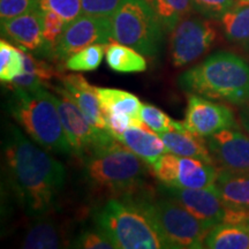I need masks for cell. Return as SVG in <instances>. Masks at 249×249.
<instances>
[{"label": "cell", "mask_w": 249, "mask_h": 249, "mask_svg": "<svg viewBox=\"0 0 249 249\" xmlns=\"http://www.w3.org/2000/svg\"><path fill=\"white\" fill-rule=\"evenodd\" d=\"M2 158L8 183L27 216H48L55 209L66 170L12 124L5 126Z\"/></svg>", "instance_id": "obj_1"}, {"label": "cell", "mask_w": 249, "mask_h": 249, "mask_svg": "<svg viewBox=\"0 0 249 249\" xmlns=\"http://www.w3.org/2000/svg\"><path fill=\"white\" fill-rule=\"evenodd\" d=\"M178 86L187 93L245 107L249 104V64L232 52H216L180 74Z\"/></svg>", "instance_id": "obj_2"}, {"label": "cell", "mask_w": 249, "mask_h": 249, "mask_svg": "<svg viewBox=\"0 0 249 249\" xmlns=\"http://www.w3.org/2000/svg\"><path fill=\"white\" fill-rule=\"evenodd\" d=\"M81 160L87 185L95 192L116 197L140 191L150 166L117 139L92 150Z\"/></svg>", "instance_id": "obj_3"}, {"label": "cell", "mask_w": 249, "mask_h": 249, "mask_svg": "<svg viewBox=\"0 0 249 249\" xmlns=\"http://www.w3.org/2000/svg\"><path fill=\"white\" fill-rule=\"evenodd\" d=\"M7 110L29 138L46 151L73 155L58 111L55 95L45 87L23 89L11 87Z\"/></svg>", "instance_id": "obj_4"}, {"label": "cell", "mask_w": 249, "mask_h": 249, "mask_svg": "<svg viewBox=\"0 0 249 249\" xmlns=\"http://www.w3.org/2000/svg\"><path fill=\"white\" fill-rule=\"evenodd\" d=\"M141 191L127 195L147 214L163 240L165 248H204L205 238L210 229L172 198L163 194L154 196Z\"/></svg>", "instance_id": "obj_5"}, {"label": "cell", "mask_w": 249, "mask_h": 249, "mask_svg": "<svg viewBox=\"0 0 249 249\" xmlns=\"http://www.w3.org/2000/svg\"><path fill=\"white\" fill-rule=\"evenodd\" d=\"M96 229L117 249H160L163 240L147 214L128 195L110 198L93 213Z\"/></svg>", "instance_id": "obj_6"}, {"label": "cell", "mask_w": 249, "mask_h": 249, "mask_svg": "<svg viewBox=\"0 0 249 249\" xmlns=\"http://www.w3.org/2000/svg\"><path fill=\"white\" fill-rule=\"evenodd\" d=\"M111 22L113 40L145 57L160 54L166 31L147 0H121Z\"/></svg>", "instance_id": "obj_7"}, {"label": "cell", "mask_w": 249, "mask_h": 249, "mask_svg": "<svg viewBox=\"0 0 249 249\" xmlns=\"http://www.w3.org/2000/svg\"><path fill=\"white\" fill-rule=\"evenodd\" d=\"M58 111L73 155L83 160L87 155L102 145L113 141L114 136L108 130L96 128L82 110L77 107L62 87H53Z\"/></svg>", "instance_id": "obj_8"}, {"label": "cell", "mask_w": 249, "mask_h": 249, "mask_svg": "<svg viewBox=\"0 0 249 249\" xmlns=\"http://www.w3.org/2000/svg\"><path fill=\"white\" fill-rule=\"evenodd\" d=\"M217 38V29L210 18L187 15L171 31L170 55L176 67H185L210 51Z\"/></svg>", "instance_id": "obj_9"}, {"label": "cell", "mask_w": 249, "mask_h": 249, "mask_svg": "<svg viewBox=\"0 0 249 249\" xmlns=\"http://www.w3.org/2000/svg\"><path fill=\"white\" fill-rule=\"evenodd\" d=\"M152 173L161 185L201 189L213 188L218 169L214 163L167 152L152 165Z\"/></svg>", "instance_id": "obj_10"}, {"label": "cell", "mask_w": 249, "mask_h": 249, "mask_svg": "<svg viewBox=\"0 0 249 249\" xmlns=\"http://www.w3.org/2000/svg\"><path fill=\"white\" fill-rule=\"evenodd\" d=\"M113 39L111 17L82 14L67 23L48 59L65 62L71 54L93 44L107 45Z\"/></svg>", "instance_id": "obj_11"}, {"label": "cell", "mask_w": 249, "mask_h": 249, "mask_svg": "<svg viewBox=\"0 0 249 249\" xmlns=\"http://www.w3.org/2000/svg\"><path fill=\"white\" fill-rule=\"evenodd\" d=\"M183 123L189 132L203 139L220 130L238 127L234 113L229 107L194 93H188Z\"/></svg>", "instance_id": "obj_12"}, {"label": "cell", "mask_w": 249, "mask_h": 249, "mask_svg": "<svg viewBox=\"0 0 249 249\" xmlns=\"http://www.w3.org/2000/svg\"><path fill=\"white\" fill-rule=\"evenodd\" d=\"M99 103L107 129L118 138L130 127L145 126L141 119L142 103L135 95L114 88H97Z\"/></svg>", "instance_id": "obj_13"}, {"label": "cell", "mask_w": 249, "mask_h": 249, "mask_svg": "<svg viewBox=\"0 0 249 249\" xmlns=\"http://www.w3.org/2000/svg\"><path fill=\"white\" fill-rule=\"evenodd\" d=\"M219 170L249 173V135L239 127L220 130L205 139Z\"/></svg>", "instance_id": "obj_14"}, {"label": "cell", "mask_w": 249, "mask_h": 249, "mask_svg": "<svg viewBox=\"0 0 249 249\" xmlns=\"http://www.w3.org/2000/svg\"><path fill=\"white\" fill-rule=\"evenodd\" d=\"M158 192L182 205L208 229H213L224 222L226 207L214 188L187 189L161 185Z\"/></svg>", "instance_id": "obj_15"}, {"label": "cell", "mask_w": 249, "mask_h": 249, "mask_svg": "<svg viewBox=\"0 0 249 249\" xmlns=\"http://www.w3.org/2000/svg\"><path fill=\"white\" fill-rule=\"evenodd\" d=\"M1 35L12 40L18 48L39 55L44 48L42 11L38 8L20 17L1 20Z\"/></svg>", "instance_id": "obj_16"}, {"label": "cell", "mask_w": 249, "mask_h": 249, "mask_svg": "<svg viewBox=\"0 0 249 249\" xmlns=\"http://www.w3.org/2000/svg\"><path fill=\"white\" fill-rule=\"evenodd\" d=\"M61 87L67 95L76 103L96 128L108 130L99 103L96 87L90 85L81 74H68L60 75Z\"/></svg>", "instance_id": "obj_17"}, {"label": "cell", "mask_w": 249, "mask_h": 249, "mask_svg": "<svg viewBox=\"0 0 249 249\" xmlns=\"http://www.w3.org/2000/svg\"><path fill=\"white\" fill-rule=\"evenodd\" d=\"M123 144L152 166L161 156L167 154L163 140L149 127H130L118 138Z\"/></svg>", "instance_id": "obj_18"}, {"label": "cell", "mask_w": 249, "mask_h": 249, "mask_svg": "<svg viewBox=\"0 0 249 249\" xmlns=\"http://www.w3.org/2000/svg\"><path fill=\"white\" fill-rule=\"evenodd\" d=\"M213 188L226 208L249 211V173L219 170Z\"/></svg>", "instance_id": "obj_19"}, {"label": "cell", "mask_w": 249, "mask_h": 249, "mask_svg": "<svg viewBox=\"0 0 249 249\" xmlns=\"http://www.w3.org/2000/svg\"><path fill=\"white\" fill-rule=\"evenodd\" d=\"M67 235L60 225L45 216L35 218L23 236L21 247L27 249H57L67 245Z\"/></svg>", "instance_id": "obj_20"}, {"label": "cell", "mask_w": 249, "mask_h": 249, "mask_svg": "<svg viewBox=\"0 0 249 249\" xmlns=\"http://www.w3.org/2000/svg\"><path fill=\"white\" fill-rule=\"evenodd\" d=\"M160 136L163 140L167 151L171 154L181 156V157L197 158V160L213 163L205 139L195 135L187 128L171 130V132L160 134Z\"/></svg>", "instance_id": "obj_21"}, {"label": "cell", "mask_w": 249, "mask_h": 249, "mask_svg": "<svg viewBox=\"0 0 249 249\" xmlns=\"http://www.w3.org/2000/svg\"><path fill=\"white\" fill-rule=\"evenodd\" d=\"M219 21L227 42L249 51V4L233 6Z\"/></svg>", "instance_id": "obj_22"}, {"label": "cell", "mask_w": 249, "mask_h": 249, "mask_svg": "<svg viewBox=\"0 0 249 249\" xmlns=\"http://www.w3.org/2000/svg\"><path fill=\"white\" fill-rule=\"evenodd\" d=\"M204 248L248 249L249 227L244 224H218L208 233L204 241Z\"/></svg>", "instance_id": "obj_23"}, {"label": "cell", "mask_w": 249, "mask_h": 249, "mask_svg": "<svg viewBox=\"0 0 249 249\" xmlns=\"http://www.w3.org/2000/svg\"><path fill=\"white\" fill-rule=\"evenodd\" d=\"M24 71L13 82L14 87L23 89H34L38 87H46V82L55 76H59V71L48 61L36 58L30 52L24 51Z\"/></svg>", "instance_id": "obj_24"}, {"label": "cell", "mask_w": 249, "mask_h": 249, "mask_svg": "<svg viewBox=\"0 0 249 249\" xmlns=\"http://www.w3.org/2000/svg\"><path fill=\"white\" fill-rule=\"evenodd\" d=\"M107 64L117 73H142L147 70V61L139 51L114 40L105 49Z\"/></svg>", "instance_id": "obj_25"}, {"label": "cell", "mask_w": 249, "mask_h": 249, "mask_svg": "<svg viewBox=\"0 0 249 249\" xmlns=\"http://www.w3.org/2000/svg\"><path fill=\"white\" fill-rule=\"evenodd\" d=\"M160 18L166 33H171L183 18L194 11L192 0H147Z\"/></svg>", "instance_id": "obj_26"}, {"label": "cell", "mask_w": 249, "mask_h": 249, "mask_svg": "<svg viewBox=\"0 0 249 249\" xmlns=\"http://www.w3.org/2000/svg\"><path fill=\"white\" fill-rule=\"evenodd\" d=\"M24 71L23 52L2 38L0 40V80L12 83Z\"/></svg>", "instance_id": "obj_27"}, {"label": "cell", "mask_w": 249, "mask_h": 249, "mask_svg": "<svg viewBox=\"0 0 249 249\" xmlns=\"http://www.w3.org/2000/svg\"><path fill=\"white\" fill-rule=\"evenodd\" d=\"M107 45L93 44L71 54L64 62L65 68L71 71H92L101 66Z\"/></svg>", "instance_id": "obj_28"}, {"label": "cell", "mask_w": 249, "mask_h": 249, "mask_svg": "<svg viewBox=\"0 0 249 249\" xmlns=\"http://www.w3.org/2000/svg\"><path fill=\"white\" fill-rule=\"evenodd\" d=\"M141 119L147 127L155 133L160 134L171 132V130L185 129L183 121H177L171 119L165 112L156 107L155 105L143 104L141 108Z\"/></svg>", "instance_id": "obj_29"}, {"label": "cell", "mask_w": 249, "mask_h": 249, "mask_svg": "<svg viewBox=\"0 0 249 249\" xmlns=\"http://www.w3.org/2000/svg\"><path fill=\"white\" fill-rule=\"evenodd\" d=\"M67 21L64 20L60 15L54 12L42 11V26H43V38H44V48L40 52V57L48 58L51 50L54 48L57 42L60 38L65 28L67 26Z\"/></svg>", "instance_id": "obj_30"}, {"label": "cell", "mask_w": 249, "mask_h": 249, "mask_svg": "<svg viewBox=\"0 0 249 249\" xmlns=\"http://www.w3.org/2000/svg\"><path fill=\"white\" fill-rule=\"evenodd\" d=\"M39 11L54 12L67 22L83 14L82 0H36Z\"/></svg>", "instance_id": "obj_31"}, {"label": "cell", "mask_w": 249, "mask_h": 249, "mask_svg": "<svg viewBox=\"0 0 249 249\" xmlns=\"http://www.w3.org/2000/svg\"><path fill=\"white\" fill-rule=\"evenodd\" d=\"M196 13L210 20H219L234 6V0H192Z\"/></svg>", "instance_id": "obj_32"}, {"label": "cell", "mask_w": 249, "mask_h": 249, "mask_svg": "<svg viewBox=\"0 0 249 249\" xmlns=\"http://www.w3.org/2000/svg\"><path fill=\"white\" fill-rule=\"evenodd\" d=\"M71 247L79 249H114V245L108 240L104 233L96 230H88L81 232L75 240L71 242Z\"/></svg>", "instance_id": "obj_33"}, {"label": "cell", "mask_w": 249, "mask_h": 249, "mask_svg": "<svg viewBox=\"0 0 249 249\" xmlns=\"http://www.w3.org/2000/svg\"><path fill=\"white\" fill-rule=\"evenodd\" d=\"M37 8L36 0H0L1 20L17 18Z\"/></svg>", "instance_id": "obj_34"}, {"label": "cell", "mask_w": 249, "mask_h": 249, "mask_svg": "<svg viewBox=\"0 0 249 249\" xmlns=\"http://www.w3.org/2000/svg\"><path fill=\"white\" fill-rule=\"evenodd\" d=\"M121 0H82L83 14L112 17Z\"/></svg>", "instance_id": "obj_35"}, {"label": "cell", "mask_w": 249, "mask_h": 249, "mask_svg": "<svg viewBox=\"0 0 249 249\" xmlns=\"http://www.w3.org/2000/svg\"><path fill=\"white\" fill-rule=\"evenodd\" d=\"M239 121H240L241 127L245 129V132L249 135V104L242 107L239 113Z\"/></svg>", "instance_id": "obj_36"}, {"label": "cell", "mask_w": 249, "mask_h": 249, "mask_svg": "<svg viewBox=\"0 0 249 249\" xmlns=\"http://www.w3.org/2000/svg\"><path fill=\"white\" fill-rule=\"evenodd\" d=\"M238 4H249V0H236Z\"/></svg>", "instance_id": "obj_37"}]
</instances>
